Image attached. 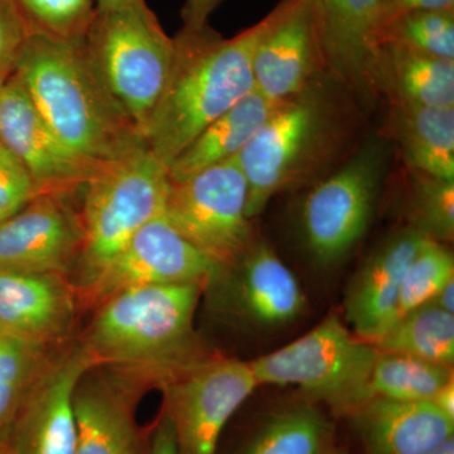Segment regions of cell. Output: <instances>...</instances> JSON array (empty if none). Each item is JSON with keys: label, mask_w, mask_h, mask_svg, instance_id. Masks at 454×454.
Wrapping results in <instances>:
<instances>
[{"label": "cell", "mask_w": 454, "mask_h": 454, "mask_svg": "<svg viewBox=\"0 0 454 454\" xmlns=\"http://www.w3.org/2000/svg\"><path fill=\"white\" fill-rule=\"evenodd\" d=\"M280 4L231 38L210 26L181 28L168 80L145 129L146 148L169 163L211 121L254 91L253 59Z\"/></svg>", "instance_id": "6da1fadb"}, {"label": "cell", "mask_w": 454, "mask_h": 454, "mask_svg": "<svg viewBox=\"0 0 454 454\" xmlns=\"http://www.w3.org/2000/svg\"><path fill=\"white\" fill-rule=\"evenodd\" d=\"M202 283L125 289L97 307L82 339L98 367L160 387L212 356L193 328Z\"/></svg>", "instance_id": "7a4b0ae2"}, {"label": "cell", "mask_w": 454, "mask_h": 454, "mask_svg": "<svg viewBox=\"0 0 454 454\" xmlns=\"http://www.w3.org/2000/svg\"><path fill=\"white\" fill-rule=\"evenodd\" d=\"M13 74L57 136L83 157L109 163L146 146L143 134L104 86L82 41L31 33Z\"/></svg>", "instance_id": "3957f363"}, {"label": "cell", "mask_w": 454, "mask_h": 454, "mask_svg": "<svg viewBox=\"0 0 454 454\" xmlns=\"http://www.w3.org/2000/svg\"><path fill=\"white\" fill-rule=\"evenodd\" d=\"M82 43L104 86L145 138L168 80L175 41L145 0H133L95 9Z\"/></svg>", "instance_id": "277c9868"}, {"label": "cell", "mask_w": 454, "mask_h": 454, "mask_svg": "<svg viewBox=\"0 0 454 454\" xmlns=\"http://www.w3.org/2000/svg\"><path fill=\"white\" fill-rule=\"evenodd\" d=\"M169 186L168 168L146 146L103 164L83 184V240L74 288L94 279L143 226L162 216Z\"/></svg>", "instance_id": "5b68a950"}, {"label": "cell", "mask_w": 454, "mask_h": 454, "mask_svg": "<svg viewBox=\"0 0 454 454\" xmlns=\"http://www.w3.org/2000/svg\"><path fill=\"white\" fill-rule=\"evenodd\" d=\"M379 349L336 316L284 348L250 361L258 385L297 387L313 402L351 415L372 399L370 379Z\"/></svg>", "instance_id": "8992f818"}, {"label": "cell", "mask_w": 454, "mask_h": 454, "mask_svg": "<svg viewBox=\"0 0 454 454\" xmlns=\"http://www.w3.org/2000/svg\"><path fill=\"white\" fill-rule=\"evenodd\" d=\"M333 139V115L318 94L306 89L278 103L238 154L247 184V217L255 219L274 196L303 181Z\"/></svg>", "instance_id": "52a82bcc"}, {"label": "cell", "mask_w": 454, "mask_h": 454, "mask_svg": "<svg viewBox=\"0 0 454 454\" xmlns=\"http://www.w3.org/2000/svg\"><path fill=\"white\" fill-rule=\"evenodd\" d=\"M247 179L238 155L170 182L164 217L220 267L231 264L254 243L247 214Z\"/></svg>", "instance_id": "ba28073f"}, {"label": "cell", "mask_w": 454, "mask_h": 454, "mask_svg": "<svg viewBox=\"0 0 454 454\" xmlns=\"http://www.w3.org/2000/svg\"><path fill=\"white\" fill-rule=\"evenodd\" d=\"M259 387L249 363L210 356L160 384L181 454H217L221 434Z\"/></svg>", "instance_id": "9c48e42d"}, {"label": "cell", "mask_w": 454, "mask_h": 454, "mask_svg": "<svg viewBox=\"0 0 454 454\" xmlns=\"http://www.w3.org/2000/svg\"><path fill=\"white\" fill-rule=\"evenodd\" d=\"M380 149L370 146L310 190L301 206V230L322 267L337 264L365 235L379 193Z\"/></svg>", "instance_id": "30bf717a"}, {"label": "cell", "mask_w": 454, "mask_h": 454, "mask_svg": "<svg viewBox=\"0 0 454 454\" xmlns=\"http://www.w3.org/2000/svg\"><path fill=\"white\" fill-rule=\"evenodd\" d=\"M220 268L162 215L143 226L94 279L76 289L77 300L79 304L97 309L125 289L184 283L207 286Z\"/></svg>", "instance_id": "8fae6325"}, {"label": "cell", "mask_w": 454, "mask_h": 454, "mask_svg": "<svg viewBox=\"0 0 454 454\" xmlns=\"http://www.w3.org/2000/svg\"><path fill=\"white\" fill-rule=\"evenodd\" d=\"M215 309L254 330H276L301 315L306 298L291 269L265 243L254 241L206 286Z\"/></svg>", "instance_id": "7c38bea8"}, {"label": "cell", "mask_w": 454, "mask_h": 454, "mask_svg": "<svg viewBox=\"0 0 454 454\" xmlns=\"http://www.w3.org/2000/svg\"><path fill=\"white\" fill-rule=\"evenodd\" d=\"M98 366L82 340L50 357L32 382L4 435L17 454H74V396L83 376Z\"/></svg>", "instance_id": "4fadbf2b"}, {"label": "cell", "mask_w": 454, "mask_h": 454, "mask_svg": "<svg viewBox=\"0 0 454 454\" xmlns=\"http://www.w3.org/2000/svg\"><path fill=\"white\" fill-rule=\"evenodd\" d=\"M0 143L7 146L42 193H68L82 188L106 163L74 152L44 121L16 74L0 82Z\"/></svg>", "instance_id": "5bb4252c"}, {"label": "cell", "mask_w": 454, "mask_h": 454, "mask_svg": "<svg viewBox=\"0 0 454 454\" xmlns=\"http://www.w3.org/2000/svg\"><path fill=\"white\" fill-rule=\"evenodd\" d=\"M65 195L42 193L0 223V270L68 273L82 250V216Z\"/></svg>", "instance_id": "9a60e30c"}, {"label": "cell", "mask_w": 454, "mask_h": 454, "mask_svg": "<svg viewBox=\"0 0 454 454\" xmlns=\"http://www.w3.org/2000/svg\"><path fill=\"white\" fill-rule=\"evenodd\" d=\"M148 387L124 373L95 367L74 396V454H145L148 432L137 423L136 409Z\"/></svg>", "instance_id": "2e32d148"}, {"label": "cell", "mask_w": 454, "mask_h": 454, "mask_svg": "<svg viewBox=\"0 0 454 454\" xmlns=\"http://www.w3.org/2000/svg\"><path fill=\"white\" fill-rule=\"evenodd\" d=\"M279 4V16L253 59L254 89L276 104L309 89L317 68L325 65L310 0Z\"/></svg>", "instance_id": "e0dca14e"}, {"label": "cell", "mask_w": 454, "mask_h": 454, "mask_svg": "<svg viewBox=\"0 0 454 454\" xmlns=\"http://www.w3.org/2000/svg\"><path fill=\"white\" fill-rule=\"evenodd\" d=\"M414 227L384 241L357 271L345 301L352 333L375 343L396 321L400 291L409 265L427 241Z\"/></svg>", "instance_id": "ac0fdd59"}, {"label": "cell", "mask_w": 454, "mask_h": 454, "mask_svg": "<svg viewBox=\"0 0 454 454\" xmlns=\"http://www.w3.org/2000/svg\"><path fill=\"white\" fill-rule=\"evenodd\" d=\"M79 300L64 274L0 270V331L53 348L73 327Z\"/></svg>", "instance_id": "d6986e66"}, {"label": "cell", "mask_w": 454, "mask_h": 454, "mask_svg": "<svg viewBox=\"0 0 454 454\" xmlns=\"http://www.w3.org/2000/svg\"><path fill=\"white\" fill-rule=\"evenodd\" d=\"M325 65L346 82L373 89L382 0H310Z\"/></svg>", "instance_id": "ffe728a7"}, {"label": "cell", "mask_w": 454, "mask_h": 454, "mask_svg": "<svg viewBox=\"0 0 454 454\" xmlns=\"http://www.w3.org/2000/svg\"><path fill=\"white\" fill-rule=\"evenodd\" d=\"M351 417L367 454H428L454 435V420L430 400L373 396Z\"/></svg>", "instance_id": "44dd1931"}, {"label": "cell", "mask_w": 454, "mask_h": 454, "mask_svg": "<svg viewBox=\"0 0 454 454\" xmlns=\"http://www.w3.org/2000/svg\"><path fill=\"white\" fill-rule=\"evenodd\" d=\"M373 89L390 104L454 107V59H438L399 47H379Z\"/></svg>", "instance_id": "7402d4cb"}, {"label": "cell", "mask_w": 454, "mask_h": 454, "mask_svg": "<svg viewBox=\"0 0 454 454\" xmlns=\"http://www.w3.org/2000/svg\"><path fill=\"white\" fill-rule=\"evenodd\" d=\"M387 130L408 170L454 181V107L390 104Z\"/></svg>", "instance_id": "603a6c76"}, {"label": "cell", "mask_w": 454, "mask_h": 454, "mask_svg": "<svg viewBox=\"0 0 454 454\" xmlns=\"http://www.w3.org/2000/svg\"><path fill=\"white\" fill-rule=\"evenodd\" d=\"M276 106L254 90L252 94L211 121L169 163L170 182L184 181L236 157L255 136Z\"/></svg>", "instance_id": "cb8c5ba5"}, {"label": "cell", "mask_w": 454, "mask_h": 454, "mask_svg": "<svg viewBox=\"0 0 454 454\" xmlns=\"http://www.w3.org/2000/svg\"><path fill=\"white\" fill-rule=\"evenodd\" d=\"M373 346L381 352L453 366L454 315L424 304L397 318Z\"/></svg>", "instance_id": "d4e9b609"}, {"label": "cell", "mask_w": 454, "mask_h": 454, "mask_svg": "<svg viewBox=\"0 0 454 454\" xmlns=\"http://www.w3.org/2000/svg\"><path fill=\"white\" fill-rule=\"evenodd\" d=\"M330 443L324 415L313 405H295L273 415L241 454H321Z\"/></svg>", "instance_id": "484cf974"}, {"label": "cell", "mask_w": 454, "mask_h": 454, "mask_svg": "<svg viewBox=\"0 0 454 454\" xmlns=\"http://www.w3.org/2000/svg\"><path fill=\"white\" fill-rule=\"evenodd\" d=\"M453 366L413 356L379 351L370 379L372 397L420 402L430 400L453 380Z\"/></svg>", "instance_id": "4316f807"}, {"label": "cell", "mask_w": 454, "mask_h": 454, "mask_svg": "<svg viewBox=\"0 0 454 454\" xmlns=\"http://www.w3.org/2000/svg\"><path fill=\"white\" fill-rule=\"evenodd\" d=\"M382 44L454 59V11H418L397 18L379 35Z\"/></svg>", "instance_id": "83f0119b"}, {"label": "cell", "mask_w": 454, "mask_h": 454, "mask_svg": "<svg viewBox=\"0 0 454 454\" xmlns=\"http://www.w3.org/2000/svg\"><path fill=\"white\" fill-rule=\"evenodd\" d=\"M29 32L53 40L82 42L97 2L95 0H13Z\"/></svg>", "instance_id": "f1b7e54d"}, {"label": "cell", "mask_w": 454, "mask_h": 454, "mask_svg": "<svg viewBox=\"0 0 454 454\" xmlns=\"http://www.w3.org/2000/svg\"><path fill=\"white\" fill-rule=\"evenodd\" d=\"M454 279V256L444 244L427 239L406 271L396 319L429 303L446 284Z\"/></svg>", "instance_id": "f546056e"}, {"label": "cell", "mask_w": 454, "mask_h": 454, "mask_svg": "<svg viewBox=\"0 0 454 454\" xmlns=\"http://www.w3.org/2000/svg\"><path fill=\"white\" fill-rule=\"evenodd\" d=\"M409 173L414 229L438 243H450L454 236V181Z\"/></svg>", "instance_id": "4dcf8cb0"}, {"label": "cell", "mask_w": 454, "mask_h": 454, "mask_svg": "<svg viewBox=\"0 0 454 454\" xmlns=\"http://www.w3.org/2000/svg\"><path fill=\"white\" fill-rule=\"evenodd\" d=\"M47 346L0 333V385L29 387L49 363Z\"/></svg>", "instance_id": "1f68e13d"}, {"label": "cell", "mask_w": 454, "mask_h": 454, "mask_svg": "<svg viewBox=\"0 0 454 454\" xmlns=\"http://www.w3.org/2000/svg\"><path fill=\"white\" fill-rule=\"evenodd\" d=\"M40 195V187L23 163L0 143V223Z\"/></svg>", "instance_id": "d6a6232c"}, {"label": "cell", "mask_w": 454, "mask_h": 454, "mask_svg": "<svg viewBox=\"0 0 454 454\" xmlns=\"http://www.w3.org/2000/svg\"><path fill=\"white\" fill-rule=\"evenodd\" d=\"M29 35L13 0H0V82L13 73L18 53Z\"/></svg>", "instance_id": "836d02e7"}, {"label": "cell", "mask_w": 454, "mask_h": 454, "mask_svg": "<svg viewBox=\"0 0 454 454\" xmlns=\"http://www.w3.org/2000/svg\"><path fill=\"white\" fill-rule=\"evenodd\" d=\"M418 11H454V0H382L379 35L397 18Z\"/></svg>", "instance_id": "e575fe53"}, {"label": "cell", "mask_w": 454, "mask_h": 454, "mask_svg": "<svg viewBox=\"0 0 454 454\" xmlns=\"http://www.w3.org/2000/svg\"><path fill=\"white\" fill-rule=\"evenodd\" d=\"M145 454H181L175 427L163 411L149 429Z\"/></svg>", "instance_id": "d590c367"}, {"label": "cell", "mask_w": 454, "mask_h": 454, "mask_svg": "<svg viewBox=\"0 0 454 454\" xmlns=\"http://www.w3.org/2000/svg\"><path fill=\"white\" fill-rule=\"evenodd\" d=\"M29 387L0 385V438L7 434Z\"/></svg>", "instance_id": "8d00e7d4"}, {"label": "cell", "mask_w": 454, "mask_h": 454, "mask_svg": "<svg viewBox=\"0 0 454 454\" xmlns=\"http://www.w3.org/2000/svg\"><path fill=\"white\" fill-rule=\"evenodd\" d=\"M223 0H184L182 8V28L197 31L208 26V18Z\"/></svg>", "instance_id": "74e56055"}, {"label": "cell", "mask_w": 454, "mask_h": 454, "mask_svg": "<svg viewBox=\"0 0 454 454\" xmlns=\"http://www.w3.org/2000/svg\"><path fill=\"white\" fill-rule=\"evenodd\" d=\"M439 411L450 419L454 420V381L450 380L441 387L430 399Z\"/></svg>", "instance_id": "f35d334b"}, {"label": "cell", "mask_w": 454, "mask_h": 454, "mask_svg": "<svg viewBox=\"0 0 454 454\" xmlns=\"http://www.w3.org/2000/svg\"><path fill=\"white\" fill-rule=\"evenodd\" d=\"M429 303L454 315V279L446 284Z\"/></svg>", "instance_id": "ab89813d"}, {"label": "cell", "mask_w": 454, "mask_h": 454, "mask_svg": "<svg viewBox=\"0 0 454 454\" xmlns=\"http://www.w3.org/2000/svg\"><path fill=\"white\" fill-rule=\"evenodd\" d=\"M428 454H454V435L430 450Z\"/></svg>", "instance_id": "60d3db41"}, {"label": "cell", "mask_w": 454, "mask_h": 454, "mask_svg": "<svg viewBox=\"0 0 454 454\" xmlns=\"http://www.w3.org/2000/svg\"><path fill=\"white\" fill-rule=\"evenodd\" d=\"M97 9L116 7V5L124 4V3L133 2V0H95Z\"/></svg>", "instance_id": "b9f144b4"}, {"label": "cell", "mask_w": 454, "mask_h": 454, "mask_svg": "<svg viewBox=\"0 0 454 454\" xmlns=\"http://www.w3.org/2000/svg\"><path fill=\"white\" fill-rule=\"evenodd\" d=\"M0 454H17L14 452L13 448L9 446V443L7 441H5V438H0Z\"/></svg>", "instance_id": "7bdbcfd3"}, {"label": "cell", "mask_w": 454, "mask_h": 454, "mask_svg": "<svg viewBox=\"0 0 454 454\" xmlns=\"http://www.w3.org/2000/svg\"><path fill=\"white\" fill-rule=\"evenodd\" d=\"M321 454H343L340 450L331 446V443H328L327 446L325 447V450H322Z\"/></svg>", "instance_id": "ee69618b"}, {"label": "cell", "mask_w": 454, "mask_h": 454, "mask_svg": "<svg viewBox=\"0 0 454 454\" xmlns=\"http://www.w3.org/2000/svg\"><path fill=\"white\" fill-rule=\"evenodd\" d=\"M0 333H2V331H0Z\"/></svg>", "instance_id": "f6af8a7d"}]
</instances>
